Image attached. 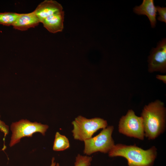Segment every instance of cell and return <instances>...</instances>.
<instances>
[{
    "instance_id": "1",
    "label": "cell",
    "mask_w": 166,
    "mask_h": 166,
    "mask_svg": "<svg viewBox=\"0 0 166 166\" xmlns=\"http://www.w3.org/2000/svg\"><path fill=\"white\" fill-rule=\"evenodd\" d=\"M145 136L153 140L164 131L165 125L166 109L159 100L144 107L141 114Z\"/></svg>"
},
{
    "instance_id": "2",
    "label": "cell",
    "mask_w": 166,
    "mask_h": 166,
    "mask_svg": "<svg viewBox=\"0 0 166 166\" xmlns=\"http://www.w3.org/2000/svg\"><path fill=\"white\" fill-rule=\"evenodd\" d=\"M155 146L145 150L136 145H114L108 153L110 157L121 156L127 160L128 166H152L157 156Z\"/></svg>"
},
{
    "instance_id": "3",
    "label": "cell",
    "mask_w": 166,
    "mask_h": 166,
    "mask_svg": "<svg viewBox=\"0 0 166 166\" xmlns=\"http://www.w3.org/2000/svg\"><path fill=\"white\" fill-rule=\"evenodd\" d=\"M72 124L73 126L72 132L74 139L83 141L92 137L99 129L108 126L107 121L102 118L87 119L81 115L76 117Z\"/></svg>"
},
{
    "instance_id": "4",
    "label": "cell",
    "mask_w": 166,
    "mask_h": 166,
    "mask_svg": "<svg viewBox=\"0 0 166 166\" xmlns=\"http://www.w3.org/2000/svg\"><path fill=\"white\" fill-rule=\"evenodd\" d=\"M48 128L47 125L36 122H31L26 119L13 122L10 125L12 133L9 146L13 147L19 143L22 138L32 137L35 133L39 132L44 136Z\"/></svg>"
},
{
    "instance_id": "5",
    "label": "cell",
    "mask_w": 166,
    "mask_h": 166,
    "mask_svg": "<svg viewBox=\"0 0 166 166\" xmlns=\"http://www.w3.org/2000/svg\"><path fill=\"white\" fill-rule=\"evenodd\" d=\"M113 129V126H107L96 136L84 141V153L89 155L98 152L108 153L115 145L112 136Z\"/></svg>"
},
{
    "instance_id": "6",
    "label": "cell",
    "mask_w": 166,
    "mask_h": 166,
    "mask_svg": "<svg viewBox=\"0 0 166 166\" xmlns=\"http://www.w3.org/2000/svg\"><path fill=\"white\" fill-rule=\"evenodd\" d=\"M118 131L128 136L143 140L145 134L142 118L136 116L132 110H128L120 119Z\"/></svg>"
},
{
    "instance_id": "7",
    "label": "cell",
    "mask_w": 166,
    "mask_h": 166,
    "mask_svg": "<svg viewBox=\"0 0 166 166\" xmlns=\"http://www.w3.org/2000/svg\"><path fill=\"white\" fill-rule=\"evenodd\" d=\"M149 71L150 72L166 70V39L164 38L153 48L148 57Z\"/></svg>"
},
{
    "instance_id": "8",
    "label": "cell",
    "mask_w": 166,
    "mask_h": 166,
    "mask_svg": "<svg viewBox=\"0 0 166 166\" xmlns=\"http://www.w3.org/2000/svg\"><path fill=\"white\" fill-rule=\"evenodd\" d=\"M62 5L53 0H45L40 3L34 11L40 22L47 17L63 10Z\"/></svg>"
},
{
    "instance_id": "9",
    "label": "cell",
    "mask_w": 166,
    "mask_h": 166,
    "mask_svg": "<svg viewBox=\"0 0 166 166\" xmlns=\"http://www.w3.org/2000/svg\"><path fill=\"white\" fill-rule=\"evenodd\" d=\"M39 20L34 11L25 14H19L12 26L14 28L21 31H25L37 26Z\"/></svg>"
},
{
    "instance_id": "10",
    "label": "cell",
    "mask_w": 166,
    "mask_h": 166,
    "mask_svg": "<svg viewBox=\"0 0 166 166\" xmlns=\"http://www.w3.org/2000/svg\"><path fill=\"white\" fill-rule=\"evenodd\" d=\"M64 12H57L45 19L42 23L49 32L56 33L62 31L64 28Z\"/></svg>"
},
{
    "instance_id": "11",
    "label": "cell",
    "mask_w": 166,
    "mask_h": 166,
    "mask_svg": "<svg viewBox=\"0 0 166 166\" xmlns=\"http://www.w3.org/2000/svg\"><path fill=\"white\" fill-rule=\"evenodd\" d=\"M133 11L138 15H146L149 19L152 28H154L156 23L157 10L153 0H143L142 3L133 8Z\"/></svg>"
},
{
    "instance_id": "12",
    "label": "cell",
    "mask_w": 166,
    "mask_h": 166,
    "mask_svg": "<svg viewBox=\"0 0 166 166\" xmlns=\"http://www.w3.org/2000/svg\"><path fill=\"white\" fill-rule=\"evenodd\" d=\"M69 140L65 136L57 132L55 135L53 149L56 151L65 150L69 147Z\"/></svg>"
},
{
    "instance_id": "13",
    "label": "cell",
    "mask_w": 166,
    "mask_h": 166,
    "mask_svg": "<svg viewBox=\"0 0 166 166\" xmlns=\"http://www.w3.org/2000/svg\"><path fill=\"white\" fill-rule=\"evenodd\" d=\"M19 14L14 12L0 13V24L12 26Z\"/></svg>"
},
{
    "instance_id": "14",
    "label": "cell",
    "mask_w": 166,
    "mask_h": 166,
    "mask_svg": "<svg viewBox=\"0 0 166 166\" xmlns=\"http://www.w3.org/2000/svg\"><path fill=\"white\" fill-rule=\"evenodd\" d=\"M92 160L91 156L78 154L76 157L74 166H90Z\"/></svg>"
},
{
    "instance_id": "15",
    "label": "cell",
    "mask_w": 166,
    "mask_h": 166,
    "mask_svg": "<svg viewBox=\"0 0 166 166\" xmlns=\"http://www.w3.org/2000/svg\"><path fill=\"white\" fill-rule=\"evenodd\" d=\"M156 10L158 13L159 16L157 19L162 22L166 23V7H162L159 6L156 7Z\"/></svg>"
},
{
    "instance_id": "16",
    "label": "cell",
    "mask_w": 166,
    "mask_h": 166,
    "mask_svg": "<svg viewBox=\"0 0 166 166\" xmlns=\"http://www.w3.org/2000/svg\"><path fill=\"white\" fill-rule=\"evenodd\" d=\"M0 130L3 133L4 137H5L9 133V127L5 123L0 119Z\"/></svg>"
},
{
    "instance_id": "17",
    "label": "cell",
    "mask_w": 166,
    "mask_h": 166,
    "mask_svg": "<svg viewBox=\"0 0 166 166\" xmlns=\"http://www.w3.org/2000/svg\"><path fill=\"white\" fill-rule=\"evenodd\" d=\"M156 78L162 81L164 83L166 82V76L158 75L156 76Z\"/></svg>"
},
{
    "instance_id": "18",
    "label": "cell",
    "mask_w": 166,
    "mask_h": 166,
    "mask_svg": "<svg viewBox=\"0 0 166 166\" xmlns=\"http://www.w3.org/2000/svg\"><path fill=\"white\" fill-rule=\"evenodd\" d=\"M50 166H60L58 163H56L55 161V158L53 157L51 160V162Z\"/></svg>"
}]
</instances>
